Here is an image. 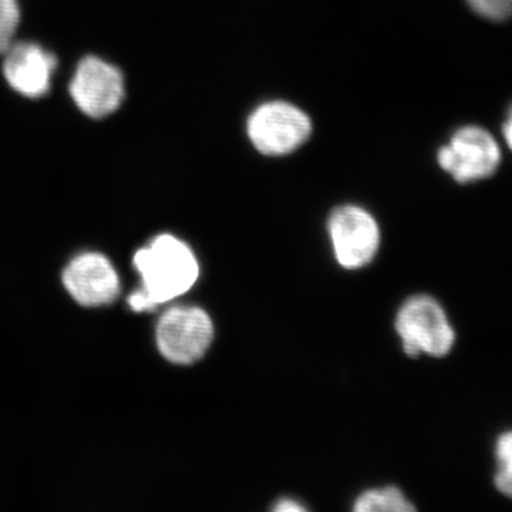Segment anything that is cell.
<instances>
[{
	"instance_id": "9a60e30c",
	"label": "cell",
	"mask_w": 512,
	"mask_h": 512,
	"mask_svg": "<svg viewBox=\"0 0 512 512\" xmlns=\"http://www.w3.org/2000/svg\"><path fill=\"white\" fill-rule=\"evenodd\" d=\"M503 134L505 143L508 148L512 151V107L510 113H508L507 120L504 121Z\"/></svg>"
},
{
	"instance_id": "52a82bcc",
	"label": "cell",
	"mask_w": 512,
	"mask_h": 512,
	"mask_svg": "<svg viewBox=\"0 0 512 512\" xmlns=\"http://www.w3.org/2000/svg\"><path fill=\"white\" fill-rule=\"evenodd\" d=\"M329 235L339 265L350 271L369 265L379 251V225L369 212L356 205H343L333 211Z\"/></svg>"
},
{
	"instance_id": "6da1fadb",
	"label": "cell",
	"mask_w": 512,
	"mask_h": 512,
	"mask_svg": "<svg viewBox=\"0 0 512 512\" xmlns=\"http://www.w3.org/2000/svg\"><path fill=\"white\" fill-rule=\"evenodd\" d=\"M134 266L143 281L140 292L154 309L190 291L200 275L192 249L170 234L154 238L137 251Z\"/></svg>"
},
{
	"instance_id": "8fae6325",
	"label": "cell",
	"mask_w": 512,
	"mask_h": 512,
	"mask_svg": "<svg viewBox=\"0 0 512 512\" xmlns=\"http://www.w3.org/2000/svg\"><path fill=\"white\" fill-rule=\"evenodd\" d=\"M495 458L498 470L495 474V487L500 493L512 498V430L501 434L495 443Z\"/></svg>"
},
{
	"instance_id": "ba28073f",
	"label": "cell",
	"mask_w": 512,
	"mask_h": 512,
	"mask_svg": "<svg viewBox=\"0 0 512 512\" xmlns=\"http://www.w3.org/2000/svg\"><path fill=\"white\" fill-rule=\"evenodd\" d=\"M63 285L79 305L86 308L110 305L119 298L120 279L106 256L84 252L63 272Z\"/></svg>"
},
{
	"instance_id": "5b68a950",
	"label": "cell",
	"mask_w": 512,
	"mask_h": 512,
	"mask_svg": "<svg viewBox=\"0 0 512 512\" xmlns=\"http://www.w3.org/2000/svg\"><path fill=\"white\" fill-rule=\"evenodd\" d=\"M437 161L457 183L467 184L491 177L501 164V148L487 130L460 128L450 143L441 147Z\"/></svg>"
},
{
	"instance_id": "5bb4252c",
	"label": "cell",
	"mask_w": 512,
	"mask_h": 512,
	"mask_svg": "<svg viewBox=\"0 0 512 512\" xmlns=\"http://www.w3.org/2000/svg\"><path fill=\"white\" fill-rule=\"evenodd\" d=\"M274 511L276 512H302L306 511L305 505L299 504L298 501L291 500V498H284L279 500L275 505Z\"/></svg>"
},
{
	"instance_id": "7c38bea8",
	"label": "cell",
	"mask_w": 512,
	"mask_h": 512,
	"mask_svg": "<svg viewBox=\"0 0 512 512\" xmlns=\"http://www.w3.org/2000/svg\"><path fill=\"white\" fill-rule=\"evenodd\" d=\"M20 22L18 0H0V56L12 46Z\"/></svg>"
},
{
	"instance_id": "3957f363",
	"label": "cell",
	"mask_w": 512,
	"mask_h": 512,
	"mask_svg": "<svg viewBox=\"0 0 512 512\" xmlns=\"http://www.w3.org/2000/svg\"><path fill=\"white\" fill-rule=\"evenodd\" d=\"M214 333V323L204 309L175 306L158 320L157 348L174 365H194L210 349Z\"/></svg>"
},
{
	"instance_id": "7a4b0ae2",
	"label": "cell",
	"mask_w": 512,
	"mask_h": 512,
	"mask_svg": "<svg viewBox=\"0 0 512 512\" xmlns=\"http://www.w3.org/2000/svg\"><path fill=\"white\" fill-rule=\"evenodd\" d=\"M396 332L409 356L448 355L456 342V332L446 311L436 299L417 295L407 299L397 313Z\"/></svg>"
},
{
	"instance_id": "9c48e42d",
	"label": "cell",
	"mask_w": 512,
	"mask_h": 512,
	"mask_svg": "<svg viewBox=\"0 0 512 512\" xmlns=\"http://www.w3.org/2000/svg\"><path fill=\"white\" fill-rule=\"evenodd\" d=\"M3 56V74L15 92L28 99H39L49 92L57 67L55 55L37 43L22 42L12 43Z\"/></svg>"
},
{
	"instance_id": "30bf717a",
	"label": "cell",
	"mask_w": 512,
	"mask_h": 512,
	"mask_svg": "<svg viewBox=\"0 0 512 512\" xmlns=\"http://www.w3.org/2000/svg\"><path fill=\"white\" fill-rule=\"evenodd\" d=\"M353 510L356 512H412L413 504L397 487L375 488L357 498Z\"/></svg>"
},
{
	"instance_id": "8992f818",
	"label": "cell",
	"mask_w": 512,
	"mask_h": 512,
	"mask_svg": "<svg viewBox=\"0 0 512 512\" xmlns=\"http://www.w3.org/2000/svg\"><path fill=\"white\" fill-rule=\"evenodd\" d=\"M124 94L123 73L96 56L84 57L70 83L74 103L92 119L113 114L123 103Z\"/></svg>"
},
{
	"instance_id": "4fadbf2b",
	"label": "cell",
	"mask_w": 512,
	"mask_h": 512,
	"mask_svg": "<svg viewBox=\"0 0 512 512\" xmlns=\"http://www.w3.org/2000/svg\"><path fill=\"white\" fill-rule=\"evenodd\" d=\"M470 8L488 20L504 22L512 18V0H466Z\"/></svg>"
},
{
	"instance_id": "277c9868",
	"label": "cell",
	"mask_w": 512,
	"mask_h": 512,
	"mask_svg": "<svg viewBox=\"0 0 512 512\" xmlns=\"http://www.w3.org/2000/svg\"><path fill=\"white\" fill-rule=\"evenodd\" d=\"M311 131L309 117L285 101L262 104L248 120L249 140L265 156L292 153L308 140Z\"/></svg>"
}]
</instances>
